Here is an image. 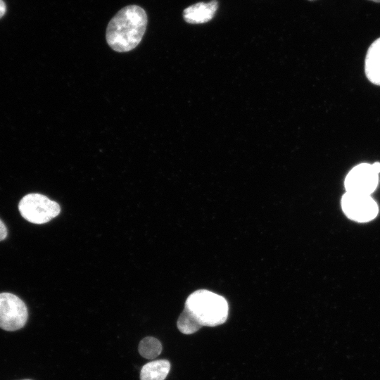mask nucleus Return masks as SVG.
I'll return each instance as SVG.
<instances>
[{
  "instance_id": "obj_1",
  "label": "nucleus",
  "mask_w": 380,
  "mask_h": 380,
  "mask_svg": "<svg viewBox=\"0 0 380 380\" xmlns=\"http://www.w3.org/2000/svg\"><path fill=\"white\" fill-rule=\"evenodd\" d=\"M147 15L137 5L120 10L110 20L106 38L108 45L118 52L134 49L141 41L147 25Z\"/></svg>"
},
{
  "instance_id": "obj_2",
  "label": "nucleus",
  "mask_w": 380,
  "mask_h": 380,
  "mask_svg": "<svg viewBox=\"0 0 380 380\" xmlns=\"http://www.w3.org/2000/svg\"><path fill=\"white\" fill-rule=\"evenodd\" d=\"M189 310L203 327H215L224 323L228 317L226 299L208 290H197L190 294L185 302Z\"/></svg>"
},
{
  "instance_id": "obj_3",
  "label": "nucleus",
  "mask_w": 380,
  "mask_h": 380,
  "mask_svg": "<svg viewBox=\"0 0 380 380\" xmlns=\"http://www.w3.org/2000/svg\"><path fill=\"white\" fill-rule=\"evenodd\" d=\"M22 217L34 224H44L56 217L61 212L58 203L40 194L25 195L19 202Z\"/></svg>"
},
{
  "instance_id": "obj_4",
  "label": "nucleus",
  "mask_w": 380,
  "mask_h": 380,
  "mask_svg": "<svg viewBox=\"0 0 380 380\" xmlns=\"http://www.w3.org/2000/svg\"><path fill=\"white\" fill-rule=\"evenodd\" d=\"M28 312L25 303L11 293H0V328L13 331L23 328Z\"/></svg>"
},
{
  "instance_id": "obj_5",
  "label": "nucleus",
  "mask_w": 380,
  "mask_h": 380,
  "mask_svg": "<svg viewBox=\"0 0 380 380\" xmlns=\"http://www.w3.org/2000/svg\"><path fill=\"white\" fill-rule=\"evenodd\" d=\"M341 208L349 219L358 222L372 220L379 212L377 203L369 195L350 192L343 195Z\"/></svg>"
},
{
  "instance_id": "obj_6",
  "label": "nucleus",
  "mask_w": 380,
  "mask_h": 380,
  "mask_svg": "<svg viewBox=\"0 0 380 380\" xmlns=\"http://www.w3.org/2000/svg\"><path fill=\"white\" fill-rule=\"evenodd\" d=\"M379 174L372 164L360 163L355 166L345 179L346 192L370 196L378 186Z\"/></svg>"
},
{
  "instance_id": "obj_7",
  "label": "nucleus",
  "mask_w": 380,
  "mask_h": 380,
  "mask_svg": "<svg viewBox=\"0 0 380 380\" xmlns=\"http://www.w3.org/2000/svg\"><path fill=\"white\" fill-rule=\"evenodd\" d=\"M218 8L217 0L198 2L186 8L183 11L184 20L190 24H202L213 19Z\"/></svg>"
},
{
  "instance_id": "obj_8",
  "label": "nucleus",
  "mask_w": 380,
  "mask_h": 380,
  "mask_svg": "<svg viewBox=\"0 0 380 380\" xmlns=\"http://www.w3.org/2000/svg\"><path fill=\"white\" fill-rule=\"evenodd\" d=\"M365 72L369 82L380 86V37L368 48L365 61Z\"/></svg>"
},
{
  "instance_id": "obj_9",
  "label": "nucleus",
  "mask_w": 380,
  "mask_h": 380,
  "mask_svg": "<svg viewBox=\"0 0 380 380\" xmlns=\"http://www.w3.org/2000/svg\"><path fill=\"white\" fill-rule=\"evenodd\" d=\"M170 369L166 360H158L146 363L140 372L141 380H165Z\"/></svg>"
},
{
  "instance_id": "obj_10",
  "label": "nucleus",
  "mask_w": 380,
  "mask_h": 380,
  "mask_svg": "<svg viewBox=\"0 0 380 380\" xmlns=\"http://www.w3.org/2000/svg\"><path fill=\"white\" fill-rule=\"evenodd\" d=\"M162 351V345L156 338L148 336L143 338L139 345L140 355L146 359L158 357Z\"/></svg>"
},
{
  "instance_id": "obj_11",
  "label": "nucleus",
  "mask_w": 380,
  "mask_h": 380,
  "mask_svg": "<svg viewBox=\"0 0 380 380\" xmlns=\"http://www.w3.org/2000/svg\"><path fill=\"white\" fill-rule=\"evenodd\" d=\"M177 326L184 334H194L202 327L194 316L185 308L177 319Z\"/></svg>"
},
{
  "instance_id": "obj_12",
  "label": "nucleus",
  "mask_w": 380,
  "mask_h": 380,
  "mask_svg": "<svg viewBox=\"0 0 380 380\" xmlns=\"http://www.w3.org/2000/svg\"><path fill=\"white\" fill-rule=\"evenodd\" d=\"M7 234V229L4 222L0 220V241L5 239Z\"/></svg>"
},
{
  "instance_id": "obj_13",
  "label": "nucleus",
  "mask_w": 380,
  "mask_h": 380,
  "mask_svg": "<svg viewBox=\"0 0 380 380\" xmlns=\"http://www.w3.org/2000/svg\"><path fill=\"white\" fill-rule=\"evenodd\" d=\"M6 11V6L3 0H0V18H1Z\"/></svg>"
},
{
  "instance_id": "obj_14",
  "label": "nucleus",
  "mask_w": 380,
  "mask_h": 380,
  "mask_svg": "<svg viewBox=\"0 0 380 380\" xmlns=\"http://www.w3.org/2000/svg\"><path fill=\"white\" fill-rule=\"evenodd\" d=\"M374 170L379 173L380 172V163L379 162H375L372 164Z\"/></svg>"
},
{
  "instance_id": "obj_15",
  "label": "nucleus",
  "mask_w": 380,
  "mask_h": 380,
  "mask_svg": "<svg viewBox=\"0 0 380 380\" xmlns=\"http://www.w3.org/2000/svg\"><path fill=\"white\" fill-rule=\"evenodd\" d=\"M370 1H374V2L380 3V0H370Z\"/></svg>"
},
{
  "instance_id": "obj_16",
  "label": "nucleus",
  "mask_w": 380,
  "mask_h": 380,
  "mask_svg": "<svg viewBox=\"0 0 380 380\" xmlns=\"http://www.w3.org/2000/svg\"><path fill=\"white\" fill-rule=\"evenodd\" d=\"M308 1H315V0H308Z\"/></svg>"
},
{
  "instance_id": "obj_17",
  "label": "nucleus",
  "mask_w": 380,
  "mask_h": 380,
  "mask_svg": "<svg viewBox=\"0 0 380 380\" xmlns=\"http://www.w3.org/2000/svg\"><path fill=\"white\" fill-rule=\"evenodd\" d=\"M24 380H30V379H24Z\"/></svg>"
}]
</instances>
